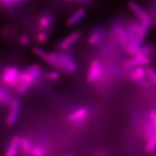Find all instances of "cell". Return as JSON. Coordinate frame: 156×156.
Masks as SVG:
<instances>
[{"label": "cell", "instance_id": "1", "mask_svg": "<svg viewBox=\"0 0 156 156\" xmlns=\"http://www.w3.org/2000/svg\"><path fill=\"white\" fill-rule=\"evenodd\" d=\"M42 60L63 73H73L77 69L76 62L73 56L62 51L46 53Z\"/></svg>", "mask_w": 156, "mask_h": 156}, {"label": "cell", "instance_id": "2", "mask_svg": "<svg viewBox=\"0 0 156 156\" xmlns=\"http://www.w3.org/2000/svg\"><path fill=\"white\" fill-rule=\"evenodd\" d=\"M128 6L130 9L139 19L140 22L147 28H149L151 24V18L147 12L134 1H130L128 3Z\"/></svg>", "mask_w": 156, "mask_h": 156}, {"label": "cell", "instance_id": "3", "mask_svg": "<svg viewBox=\"0 0 156 156\" xmlns=\"http://www.w3.org/2000/svg\"><path fill=\"white\" fill-rule=\"evenodd\" d=\"M103 72V68L98 60H93L90 65L89 69L87 73V81L93 83L98 82L101 79Z\"/></svg>", "mask_w": 156, "mask_h": 156}, {"label": "cell", "instance_id": "4", "mask_svg": "<svg viewBox=\"0 0 156 156\" xmlns=\"http://www.w3.org/2000/svg\"><path fill=\"white\" fill-rule=\"evenodd\" d=\"M112 32L119 44L124 48L127 43V35L125 27L120 23H115L112 27Z\"/></svg>", "mask_w": 156, "mask_h": 156}, {"label": "cell", "instance_id": "5", "mask_svg": "<svg viewBox=\"0 0 156 156\" xmlns=\"http://www.w3.org/2000/svg\"><path fill=\"white\" fill-rule=\"evenodd\" d=\"M89 115V111L85 107H80L72 112L67 118L70 123H77L82 122Z\"/></svg>", "mask_w": 156, "mask_h": 156}, {"label": "cell", "instance_id": "6", "mask_svg": "<svg viewBox=\"0 0 156 156\" xmlns=\"http://www.w3.org/2000/svg\"><path fill=\"white\" fill-rule=\"evenodd\" d=\"M129 71V78L134 82H142L146 76V68L143 66L135 67Z\"/></svg>", "mask_w": 156, "mask_h": 156}, {"label": "cell", "instance_id": "7", "mask_svg": "<svg viewBox=\"0 0 156 156\" xmlns=\"http://www.w3.org/2000/svg\"><path fill=\"white\" fill-rule=\"evenodd\" d=\"M86 14V11L83 8H80L73 14L67 20V24L68 26L71 27L76 24L79 21H80Z\"/></svg>", "mask_w": 156, "mask_h": 156}, {"label": "cell", "instance_id": "8", "mask_svg": "<svg viewBox=\"0 0 156 156\" xmlns=\"http://www.w3.org/2000/svg\"><path fill=\"white\" fill-rule=\"evenodd\" d=\"M53 23V17L49 13L42 15L38 20V27L41 30L49 28Z\"/></svg>", "mask_w": 156, "mask_h": 156}, {"label": "cell", "instance_id": "9", "mask_svg": "<svg viewBox=\"0 0 156 156\" xmlns=\"http://www.w3.org/2000/svg\"><path fill=\"white\" fill-rule=\"evenodd\" d=\"M102 37V31L100 28H95L90 35L89 43L90 45L95 46L100 44Z\"/></svg>", "mask_w": 156, "mask_h": 156}, {"label": "cell", "instance_id": "10", "mask_svg": "<svg viewBox=\"0 0 156 156\" xmlns=\"http://www.w3.org/2000/svg\"><path fill=\"white\" fill-rule=\"evenodd\" d=\"M146 151L148 153H153L156 151V134L146 139Z\"/></svg>", "mask_w": 156, "mask_h": 156}, {"label": "cell", "instance_id": "11", "mask_svg": "<svg viewBox=\"0 0 156 156\" xmlns=\"http://www.w3.org/2000/svg\"><path fill=\"white\" fill-rule=\"evenodd\" d=\"M81 36V33L79 31H75L73 33L70 34L69 35H68L66 38L62 40L63 42L66 43L68 45L72 46L73 43L77 41L78 39L80 38Z\"/></svg>", "mask_w": 156, "mask_h": 156}, {"label": "cell", "instance_id": "12", "mask_svg": "<svg viewBox=\"0 0 156 156\" xmlns=\"http://www.w3.org/2000/svg\"><path fill=\"white\" fill-rule=\"evenodd\" d=\"M45 149L41 145H33L30 154L35 156H42L45 154Z\"/></svg>", "mask_w": 156, "mask_h": 156}, {"label": "cell", "instance_id": "13", "mask_svg": "<svg viewBox=\"0 0 156 156\" xmlns=\"http://www.w3.org/2000/svg\"><path fill=\"white\" fill-rule=\"evenodd\" d=\"M146 75L149 79L150 82L151 84L155 85L156 83V73L154 68L152 67L146 68Z\"/></svg>", "mask_w": 156, "mask_h": 156}, {"label": "cell", "instance_id": "14", "mask_svg": "<svg viewBox=\"0 0 156 156\" xmlns=\"http://www.w3.org/2000/svg\"><path fill=\"white\" fill-rule=\"evenodd\" d=\"M60 76V73L58 71H51L46 74V77L51 81H56L59 79Z\"/></svg>", "mask_w": 156, "mask_h": 156}, {"label": "cell", "instance_id": "15", "mask_svg": "<svg viewBox=\"0 0 156 156\" xmlns=\"http://www.w3.org/2000/svg\"><path fill=\"white\" fill-rule=\"evenodd\" d=\"M48 39V35L45 31L40 32L37 36V41L39 43H44Z\"/></svg>", "mask_w": 156, "mask_h": 156}, {"label": "cell", "instance_id": "16", "mask_svg": "<svg viewBox=\"0 0 156 156\" xmlns=\"http://www.w3.org/2000/svg\"><path fill=\"white\" fill-rule=\"evenodd\" d=\"M149 119L151 122L154 126L156 127V110L152 109L149 113Z\"/></svg>", "mask_w": 156, "mask_h": 156}, {"label": "cell", "instance_id": "17", "mask_svg": "<svg viewBox=\"0 0 156 156\" xmlns=\"http://www.w3.org/2000/svg\"><path fill=\"white\" fill-rule=\"evenodd\" d=\"M19 41L23 45H28L30 42V39H29L28 36L24 35L20 37V39H19Z\"/></svg>", "mask_w": 156, "mask_h": 156}, {"label": "cell", "instance_id": "18", "mask_svg": "<svg viewBox=\"0 0 156 156\" xmlns=\"http://www.w3.org/2000/svg\"><path fill=\"white\" fill-rule=\"evenodd\" d=\"M0 4L8 6L13 5L14 2L13 0H0Z\"/></svg>", "mask_w": 156, "mask_h": 156}, {"label": "cell", "instance_id": "19", "mask_svg": "<svg viewBox=\"0 0 156 156\" xmlns=\"http://www.w3.org/2000/svg\"><path fill=\"white\" fill-rule=\"evenodd\" d=\"M13 1L14 4H15V3H16V2H21V1H22L23 0H13Z\"/></svg>", "mask_w": 156, "mask_h": 156}]
</instances>
